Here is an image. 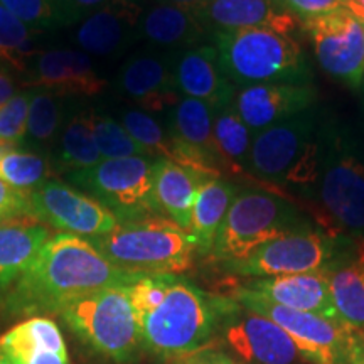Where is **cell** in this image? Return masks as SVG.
<instances>
[{
    "label": "cell",
    "mask_w": 364,
    "mask_h": 364,
    "mask_svg": "<svg viewBox=\"0 0 364 364\" xmlns=\"http://www.w3.org/2000/svg\"><path fill=\"white\" fill-rule=\"evenodd\" d=\"M318 65L331 78L353 88L364 83V31L349 7L300 21Z\"/></svg>",
    "instance_id": "7c38bea8"
},
{
    "label": "cell",
    "mask_w": 364,
    "mask_h": 364,
    "mask_svg": "<svg viewBox=\"0 0 364 364\" xmlns=\"http://www.w3.org/2000/svg\"><path fill=\"white\" fill-rule=\"evenodd\" d=\"M204 2H206V0H159V4H171V6L189 9V11H194V9L203 6Z\"/></svg>",
    "instance_id": "ee69618b"
},
{
    "label": "cell",
    "mask_w": 364,
    "mask_h": 364,
    "mask_svg": "<svg viewBox=\"0 0 364 364\" xmlns=\"http://www.w3.org/2000/svg\"><path fill=\"white\" fill-rule=\"evenodd\" d=\"M206 33L194 11L171 4H156L144 11L139 21V38L162 48L188 49L198 44Z\"/></svg>",
    "instance_id": "4316f807"
},
{
    "label": "cell",
    "mask_w": 364,
    "mask_h": 364,
    "mask_svg": "<svg viewBox=\"0 0 364 364\" xmlns=\"http://www.w3.org/2000/svg\"><path fill=\"white\" fill-rule=\"evenodd\" d=\"M0 4L34 31L68 26L65 17L56 11L51 0H0Z\"/></svg>",
    "instance_id": "d590c367"
},
{
    "label": "cell",
    "mask_w": 364,
    "mask_h": 364,
    "mask_svg": "<svg viewBox=\"0 0 364 364\" xmlns=\"http://www.w3.org/2000/svg\"><path fill=\"white\" fill-rule=\"evenodd\" d=\"M218 332L243 364H295L300 358L282 327L236 300L223 299Z\"/></svg>",
    "instance_id": "5bb4252c"
},
{
    "label": "cell",
    "mask_w": 364,
    "mask_h": 364,
    "mask_svg": "<svg viewBox=\"0 0 364 364\" xmlns=\"http://www.w3.org/2000/svg\"><path fill=\"white\" fill-rule=\"evenodd\" d=\"M356 17L359 21H361V26H363V31H364V14H356Z\"/></svg>",
    "instance_id": "681fc988"
},
{
    "label": "cell",
    "mask_w": 364,
    "mask_h": 364,
    "mask_svg": "<svg viewBox=\"0 0 364 364\" xmlns=\"http://www.w3.org/2000/svg\"><path fill=\"white\" fill-rule=\"evenodd\" d=\"M181 95L206 103L213 112L235 102V86L223 75L215 46L188 48L172 59Z\"/></svg>",
    "instance_id": "ffe728a7"
},
{
    "label": "cell",
    "mask_w": 364,
    "mask_h": 364,
    "mask_svg": "<svg viewBox=\"0 0 364 364\" xmlns=\"http://www.w3.org/2000/svg\"><path fill=\"white\" fill-rule=\"evenodd\" d=\"M0 354L9 364H70L63 332L46 316L29 317L4 332Z\"/></svg>",
    "instance_id": "603a6c76"
},
{
    "label": "cell",
    "mask_w": 364,
    "mask_h": 364,
    "mask_svg": "<svg viewBox=\"0 0 364 364\" xmlns=\"http://www.w3.org/2000/svg\"><path fill=\"white\" fill-rule=\"evenodd\" d=\"M280 7L294 14L300 21L324 16V14L348 7V0H275Z\"/></svg>",
    "instance_id": "74e56055"
},
{
    "label": "cell",
    "mask_w": 364,
    "mask_h": 364,
    "mask_svg": "<svg viewBox=\"0 0 364 364\" xmlns=\"http://www.w3.org/2000/svg\"><path fill=\"white\" fill-rule=\"evenodd\" d=\"M34 91H22L0 108V142L17 147L27 135V118Z\"/></svg>",
    "instance_id": "8d00e7d4"
},
{
    "label": "cell",
    "mask_w": 364,
    "mask_h": 364,
    "mask_svg": "<svg viewBox=\"0 0 364 364\" xmlns=\"http://www.w3.org/2000/svg\"><path fill=\"white\" fill-rule=\"evenodd\" d=\"M29 216L54 230L93 240L110 233L118 218L98 199L59 181H46L29 191Z\"/></svg>",
    "instance_id": "4fadbf2b"
},
{
    "label": "cell",
    "mask_w": 364,
    "mask_h": 364,
    "mask_svg": "<svg viewBox=\"0 0 364 364\" xmlns=\"http://www.w3.org/2000/svg\"><path fill=\"white\" fill-rule=\"evenodd\" d=\"M49 238L51 231L33 218L0 225V290L19 279Z\"/></svg>",
    "instance_id": "484cf974"
},
{
    "label": "cell",
    "mask_w": 364,
    "mask_h": 364,
    "mask_svg": "<svg viewBox=\"0 0 364 364\" xmlns=\"http://www.w3.org/2000/svg\"><path fill=\"white\" fill-rule=\"evenodd\" d=\"M34 33V29L0 4V63L19 73L29 70L33 59L39 54Z\"/></svg>",
    "instance_id": "4dcf8cb0"
},
{
    "label": "cell",
    "mask_w": 364,
    "mask_h": 364,
    "mask_svg": "<svg viewBox=\"0 0 364 364\" xmlns=\"http://www.w3.org/2000/svg\"><path fill=\"white\" fill-rule=\"evenodd\" d=\"M125 130L132 139L145 149L150 157H159L164 161L174 162V144L169 132H166L161 124L142 110H129L122 117Z\"/></svg>",
    "instance_id": "1f68e13d"
},
{
    "label": "cell",
    "mask_w": 364,
    "mask_h": 364,
    "mask_svg": "<svg viewBox=\"0 0 364 364\" xmlns=\"http://www.w3.org/2000/svg\"><path fill=\"white\" fill-rule=\"evenodd\" d=\"M118 91L147 112L174 108L181 100L172 63L154 54L127 61L118 75Z\"/></svg>",
    "instance_id": "7402d4cb"
},
{
    "label": "cell",
    "mask_w": 364,
    "mask_h": 364,
    "mask_svg": "<svg viewBox=\"0 0 364 364\" xmlns=\"http://www.w3.org/2000/svg\"><path fill=\"white\" fill-rule=\"evenodd\" d=\"M58 316L93 351L115 363L134 361L144 349L129 285L107 287L73 300Z\"/></svg>",
    "instance_id": "ba28073f"
},
{
    "label": "cell",
    "mask_w": 364,
    "mask_h": 364,
    "mask_svg": "<svg viewBox=\"0 0 364 364\" xmlns=\"http://www.w3.org/2000/svg\"><path fill=\"white\" fill-rule=\"evenodd\" d=\"M243 289L262 295L279 306L294 311L311 312L331 321L341 322L332 304L329 279L326 272L299 273V275L267 277V279H250Z\"/></svg>",
    "instance_id": "44dd1931"
},
{
    "label": "cell",
    "mask_w": 364,
    "mask_h": 364,
    "mask_svg": "<svg viewBox=\"0 0 364 364\" xmlns=\"http://www.w3.org/2000/svg\"><path fill=\"white\" fill-rule=\"evenodd\" d=\"M306 199L318 230L364 243V157L338 127H326L321 174Z\"/></svg>",
    "instance_id": "3957f363"
},
{
    "label": "cell",
    "mask_w": 364,
    "mask_h": 364,
    "mask_svg": "<svg viewBox=\"0 0 364 364\" xmlns=\"http://www.w3.org/2000/svg\"><path fill=\"white\" fill-rule=\"evenodd\" d=\"M90 241L120 270L139 275H179L198 253L193 236L161 215L120 220Z\"/></svg>",
    "instance_id": "8992f818"
},
{
    "label": "cell",
    "mask_w": 364,
    "mask_h": 364,
    "mask_svg": "<svg viewBox=\"0 0 364 364\" xmlns=\"http://www.w3.org/2000/svg\"><path fill=\"white\" fill-rule=\"evenodd\" d=\"M358 248L359 243L334 238L316 226L268 241L243 262L226 268L250 279L326 272L353 257Z\"/></svg>",
    "instance_id": "9c48e42d"
},
{
    "label": "cell",
    "mask_w": 364,
    "mask_h": 364,
    "mask_svg": "<svg viewBox=\"0 0 364 364\" xmlns=\"http://www.w3.org/2000/svg\"><path fill=\"white\" fill-rule=\"evenodd\" d=\"M14 218H9L7 215H2V213H0V225H4V223H7V221H12ZM17 220V218H16Z\"/></svg>",
    "instance_id": "c3c4849f"
},
{
    "label": "cell",
    "mask_w": 364,
    "mask_h": 364,
    "mask_svg": "<svg viewBox=\"0 0 364 364\" xmlns=\"http://www.w3.org/2000/svg\"><path fill=\"white\" fill-rule=\"evenodd\" d=\"M316 100V88L311 83H265L240 88L233 105L255 135L314 108Z\"/></svg>",
    "instance_id": "2e32d148"
},
{
    "label": "cell",
    "mask_w": 364,
    "mask_h": 364,
    "mask_svg": "<svg viewBox=\"0 0 364 364\" xmlns=\"http://www.w3.org/2000/svg\"><path fill=\"white\" fill-rule=\"evenodd\" d=\"M194 14L211 34L231 29H270L292 36L300 26V19L275 0H206L194 9Z\"/></svg>",
    "instance_id": "ac0fdd59"
},
{
    "label": "cell",
    "mask_w": 364,
    "mask_h": 364,
    "mask_svg": "<svg viewBox=\"0 0 364 364\" xmlns=\"http://www.w3.org/2000/svg\"><path fill=\"white\" fill-rule=\"evenodd\" d=\"M49 176V166L38 154L24 152L16 147L7 150L0 164V179L12 188L33 191L46 182Z\"/></svg>",
    "instance_id": "d6a6232c"
},
{
    "label": "cell",
    "mask_w": 364,
    "mask_h": 364,
    "mask_svg": "<svg viewBox=\"0 0 364 364\" xmlns=\"http://www.w3.org/2000/svg\"><path fill=\"white\" fill-rule=\"evenodd\" d=\"M0 364H9V363L6 361V359H4V356H2V354H0Z\"/></svg>",
    "instance_id": "f907efd6"
},
{
    "label": "cell",
    "mask_w": 364,
    "mask_h": 364,
    "mask_svg": "<svg viewBox=\"0 0 364 364\" xmlns=\"http://www.w3.org/2000/svg\"><path fill=\"white\" fill-rule=\"evenodd\" d=\"M0 213L9 218L29 216V191H21L0 179Z\"/></svg>",
    "instance_id": "f35d334b"
},
{
    "label": "cell",
    "mask_w": 364,
    "mask_h": 364,
    "mask_svg": "<svg viewBox=\"0 0 364 364\" xmlns=\"http://www.w3.org/2000/svg\"><path fill=\"white\" fill-rule=\"evenodd\" d=\"M157 159H103L90 169L73 172L71 181L97 196L118 221L157 215L152 203L154 167Z\"/></svg>",
    "instance_id": "8fae6325"
},
{
    "label": "cell",
    "mask_w": 364,
    "mask_h": 364,
    "mask_svg": "<svg viewBox=\"0 0 364 364\" xmlns=\"http://www.w3.org/2000/svg\"><path fill=\"white\" fill-rule=\"evenodd\" d=\"M223 75L238 88L265 83H311L306 51L292 36L270 29L213 33Z\"/></svg>",
    "instance_id": "5b68a950"
},
{
    "label": "cell",
    "mask_w": 364,
    "mask_h": 364,
    "mask_svg": "<svg viewBox=\"0 0 364 364\" xmlns=\"http://www.w3.org/2000/svg\"><path fill=\"white\" fill-rule=\"evenodd\" d=\"M11 149H14L12 145H9V144H4V142H0V164H2V159H4V156H6V152H7V150H11Z\"/></svg>",
    "instance_id": "7dc6e473"
},
{
    "label": "cell",
    "mask_w": 364,
    "mask_h": 364,
    "mask_svg": "<svg viewBox=\"0 0 364 364\" xmlns=\"http://www.w3.org/2000/svg\"><path fill=\"white\" fill-rule=\"evenodd\" d=\"M208 176L172 161L157 159L154 167L152 203L161 215L189 233L196 194Z\"/></svg>",
    "instance_id": "cb8c5ba5"
},
{
    "label": "cell",
    "mask_w": 364,
    "mask_h": 364,
    "mask_svg": "<svg viewBox=\"0 0 364 364\" xmlns=\"http://www.w3.org/2000/svg\"><path fill=\"white\" fill-rule=\"evenodd\" d=\"M172 364H199L198 363V356H189V358H181V359H174Z\"/></svg>",
    "instance_id": "bcb514c9"
},
{
    "label": "cell",
    "mask_w": 364,
    "mask_h": 364,
    "mask_svg": "<svg viewBox=\"0 0 364 364\" xmlns=\"http://www.w3.org/2000/svg\"><path fill=\"white\" fill-rule=\"evenodd\" d=\"M93 136L105 159L150 157L142 145L132 139L124 125L108 117L93 115Z\"/></svg>",
    "instance_id": "836d02e7"
},
{
    "label": "cell",
    "mask_w": 364,
    "mask_h": 364,
    "mask_svg": "<svg viewBox=\"0 0 364 364\" xmlns=\"http://www.w3.org/2000/svg\"><path fill=\"white\" fill-rule=\"evenodd\" d=\"M361 338H363V343H364V331L361 332Z\"/></svg>",
    "instance_id": "816d5d0a"
},
{
    "label": "cell",
    "mask_w": 364,
    "mask_h": 364,
    "mask_svg": "<svg viewBox=\"0 0 364 364\" xmlns=\"http://www.w3.org/2000/svg\"><path fill=\"white\" fill-rule=\"evenodd\" d=\"M95 112H81L68 122L61 135L59 161L73 172L90 169L103 161L93 136Z\"/></svg>",
    "instance_id": "f546056e"
},
{
    "label": "cell",
    "mask_w": 364,
    "mask_h": 364,
    "mask_svg": "<svg viewBox=\"0 0 364 364\" xmlns=\"http://www.w3.org/2000/svg\"><path fill=\"white\" fill-rule=\"evenodd\" d=\"M196 356H198L199 364H243L223 351H208V349H204Z\"/></svg>",
    "instance_id": "b9f144b4"
},
{
    "label": "cell",
    "mask_w": 364,
    "mask_h": 364,
    "mask_svg": "<svg viewBox=\"0 0 364 364\" xmlns=\"http://www.w3.org/2000/svg\"><path fill=\"white\" fill-rule=\"evenodd\" d=\"M326 127L314 108L253 135L248 172L273 188L312 193L321 174Z\"/></svg>",
    "instance_id": "277c9868"
},
{
    "label": "cell",
    "mask_w": 364,
    "mask_h": 364,
    "mask_svg": "<svg viewBox=\"0 0 364 364\" xmlns=\"http://www.w3.org/2000/svg\"><path fill=\"white\" fill-rule=\"evenodd\" d=\"M348 7L354 14H364V0H348Z\"/></svg>",
    "instance_id": "f6af8a7d"
},
{
    "label": "cell",
    "mask_w": 364,
    "mask_h": 364,
    "mask_svg": "<svg viewBox=\"0 0 364 364\" xmlns=\"http://www.w3.org/2000/svg\"><path fill=\"white\" fill-rule=\"evenodd\" d=\"M26 73L27 86H39L53 95L95 97L107 88L88 54L71 49L39 53Z\"/></svg>",
    "instance_id": "e0dca14e"
},
{
    "label": "cell",
    "mask_w": 364,
    "mask_h": 364,
    "mask_svg": "<svg viewBox=\"0 0 364 364\" xmlns=\"http://www.w3.org/2000/svg\"><path fill=\"white\" fill-rule=\"evenodd\" d=\"M61 124V107L56 97L48 91H34L27 118V135L38 142H49Z\"/></svg>",
    "instance_id": "e575fe53"
},
{
    "label": "cell",
    "mask_w": 364,
    "mask_h": 364,
    "mask_svg": "<svg viewBox=\"0 0 364 364\" xmlns=\"http://www.w3.org/2000/svg\"><path fill=\"white\" fill-rule=\"evenodd\" d=\"M169 136L174 162L208 177H221L223 162L213 132V110L194 98H181L171 110Z\"/></svg>",
    "instance_id": "9a60e30c"
},
{
    "label": "cell",
    "mask_w": 364,
    "mask_h": 364,
    "mask_svg": "<svg viewBox=\"0 0 364 364\" xmlns=\"http://www.w3.org/2000/svg\"><path fill=\"white\" fill-rule=\"evenodd\" d=\"M213 132L223 169L230 174L245 176V172H248L253 134L240 118L233 103L213 112Z\"/></svg>",
    "instance_id": "f1b7e54d"
},
{
    "label": "cell",
    "mask_w": 364,
    "mask_h": 364,
    "mask_svg": "<svg viewBox=\"0 0 364 364\" xmlns=\"http://www.w3.org/2000/svg\"><path fill=\"white\" fill-rule=\"evenodd\" d=\"M139 277L108 262L90 240L59 233L46 241L16 280L7 309L31 317L58 314L73 300L107 287L130 285Z\"/></svg>",
    "instance_id": "6da1fadb"
},
{
    "label": "cell",
    "mask_w": 364,
    "mask_h": 364,
    "mask_svg": "<svg viewBox=\"0 0 364 364\" xmlns=\"http://www.w3.org/2000/svg\"><path fill=\"white\" fill-rule=\"evenodd\" d=\"M307 228H316V225L282 194L265 189H241L209 255L213 260L230 267L243 262L268 241Z\"/></svg>",
    "instance_id": "52a82bcc"
},
{
    "label": "cell",
    "mask_w": 364,
    "mask_h": 364,
    "mask_svg": "<svg viewBox=\"0 0 364 364\" xmlns=\"http://www.w3.org/2000/svg\"><path fill=\"white\" fill-rule=\"evenodd\" d=\"M348 364H364V343L361 332L354 329L351 332V339H349Z\"/></svg>",
    "instance_id": "60d3db41"
},
{
    "label": "cell",
    "mask_w": 364,
    "mask_h": 364,
    "mask_svg": "<svg viewBox=\"0 0 364 364\" xmlns=\"http://www.w3.org/2000/svg\"><path fill=\"white\" fill-rule=\"evenodd\" d=\"M332 304L341 322L354 331H364V243L339 265L327 270Z\"/></svg>",
    "instance_id": "83f0119b"
},
{
    "label": "cell",
    "mask_w": 364,
    "mask_h": 364,
    "mask_svg": "<svg viewBox=\"0 0 364 364\" xmlns=\"http://www.w3.org/2000/svg\"><path fill=\"white\" fill-rule=\"evenodd\" d=\"M142 348L164 359L204 351L218 332L223 299L177 275H140L129 285Z\"/></svg>",
    "instance_id": "7a4b0ae2"
},
{
    "label": "cell",
    "mask_w": 364,
    "mask_h": 364,
    "mask_svg": "<svg viewBox=\"0 0 364 364\" xmlns=\"http://www.w3.org/2000/svg\"><path fill=\"white\" fill-rule=\"evenodd\" d=\"M240 188L223 177H209L196 194L189 235L199 255H209L220 228L233 204Z\"/></svg>",
    "instance_id": "d4e9b609"
},
{
    "label": "cell",
    "mask_w": 364,
    "mask_h": 364,
    "mask_svg": "<svg viewBox=\"0 0 364 364\" xmlns=\"http://www.w3.org/2000/svg\"><path fill=\"white\" fill-rule=\"evenodd\" d=\"M16 97V83L6 70H0V108H4Z\"/></svg>",
    "instance_id": "7bdbcfd3"
},
{
    "label": "cell",
    "mask_w": 364,
    "mask_h": 364,
    "mask_svg": "<svg viewBox=\"0 0 364 364\" xmlns=\"http://www.w3.org/2000/svg\"><path fill=\"white\" fill-rule=\"evenodd\" d=\"M233 299L250 311L270 318L287 332L300 356L311 364H348L351 327L317 314L279 306L252 290H235Z\"/></svg>",
    "instance_id": "30bf717a"
},
{
    "label": "cell",
    "mask_w": 364,
    "mask_h": 364,
    "mask_svg": "<svg viewBox=\"0 0 364 364\" xmlns=\"http://www.w3.org/2000/svg\"><path fill=\"white\" fill-rule=\"evenodd\" d=\"M142 12L135 0H108L85 17L76 31V43L86 54L115 56L139 36Z\"/></svg>",
    "instance_id": "d6986e66"
},
{
    "label": "cell",
    "mask_w": 364,
    "mask_h": 364,
    "mask_svg": "<svg viewBox=\"0 0 364 364\" xmlns=\"http://www.w3.org/2000/svg\"><path fill=\"white\" fill-rule=\"evenodd\" d=\"M51 2L56 7V11L65 17L68 24H73V22L85 19L86 16L97 11L108 0H51Z\"/></svg>",
    "instance_id": "ab89813d"
}]
</instances>
